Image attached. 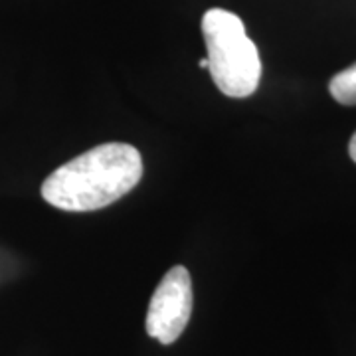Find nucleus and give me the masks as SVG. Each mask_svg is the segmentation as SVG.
Wrapping results in <instances>:
<instances>
[{
	"label": "nucleus",
	"mask_w": 356,
	"mask_h": 356,
	"mask_svg": "<svg viewBox=\"0 0 356 356\" xmlns=\"http://www.w3.org/2000/svg\"><path fill=\"white\" fill-rule=\"evenodd\" d=\"M329 91L337 103L346 107L356 105V64L334 74L329 83Z\"/></svg>",
	"instance_id": "nucleus-4"
},
{
	"label": "nucleus",
	"mask_w": 356,
	"mask_h": 356,
	"mask_svg": "<svg viewBox=\"0 0 356 356\" xmlns=\"http://www.w3.org/2000/svg\"><path fill=\"white\" fill-rule=\"evenodd\" d=\"M348 154H350V159L356 163V133L353 135L350 143H348Z\"/></svg>",
	"instance_id": "nucleus-5"
},
{
	"label": "nucleus",
	"mask_w": 356,
	"mask_h": 356,
	"mask_svg": "<svg viewBox=\"0 0 356 356\" xmlns=\"http://www.w3.org/2000/svg\"><path fill=\"white\" fill-rule=\"evenodd\" d=\"M200 67H202V70H208V60H206V58H202V60H200Z\"/></svg>",
	"instance_id": "nucleus-6"
},
{
	"label": "nucleus",
	"mask_w": 356,
	"mask_h": 356,
	"mask_svg": "<svg viewBox=\"0 0 356 356\" xmlns=\"http://www.w3.org/2000/svg\"><path fill=\"white\" fill-rule=\"evenodd\" d=\"M140 153L127 143H105L56 168L42 184V198L65 212L107 208L139 184Z\"/></svg>",
	"instance_id": "nucleus-1"
},
{
	"label": "nucleus",
	"mask_w": 356,
	"mask_h": 356,
	"mask_svg": "<svg viewBox=\"0 0 356 356\" xmlns=\"http://www.w3.org/2000/svg\"><path fill=\"white\" fill-rule=\"evenodd\" d=\"M202 34L216 88L234 99L255 93L261 79V60L242 18L224 8H210L202 18Z\"/></svg>",
	"instance_id": "nucleus-2"
},
{
	"label": "nucleus",
	"mask_w": 356,
	"mask_h": 356,
	"mask_svg": "<svg viewBox=\"0 0 356 356\" xmlns=\"http://www.w3.org/2000/svg\"><path fill=\"white\" fill-rule=\"evenodd\" d=\"M192 280L188 269L175 266L154 289L145 329L161 344H172L184 332L192 315Z\"/></svg>",
	"instance_id": "nucleus-3"
}]
</instances>
